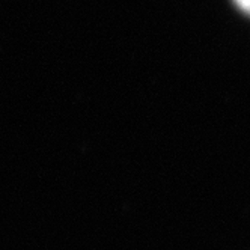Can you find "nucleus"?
Here are the masks:
<instances>
[{"label":"nucleus","mask_w":250,"mask_h":250,"mask_svg":"<svg viewBox=\"0 0 250 250\" xmlns=\"http://www.w3.org/2000/svg\"><path fill=\"white\" fill-rule=\"evenodd\" d=\"M238 8H241L246 14H250V0H234Z\"/></svg>","instance_id":"nucleus-1"}]
</instances>
